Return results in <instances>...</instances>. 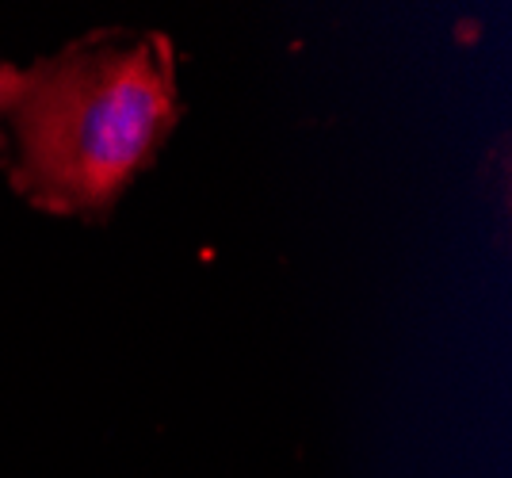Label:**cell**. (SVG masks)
Wrapping results in <instances>:
<instances>
[{"label": "cell", "instance_id": "1", "mask_svg": "<svg viewBox=\"0 0 512 478\" xmlns=\"http://www.w3.org/2000/svg\"><path fill=\"white\" fill-rule=\"evenodd\" d=\"M176 119L172 62L161 39L73 50L31 69L16 104V184L50 211L115 199Z\"/></svg>", "mask_w": 512, "mask_h": 478}, {"label": "cell", "instance_id": "2", "mask_svg": "<svg viewBox=\"0 0 512 478\" xmlns=\"http://www.w3.org/2000/svg\"><path fill=\"white\" fill-rule=\"evenodd\" d=\"M27 81H31V73L12 69V66H0V111L20 104V96L27 92Z\"/></svg>", "mask_w": 512, "mask_h": 478}]
</instances>
